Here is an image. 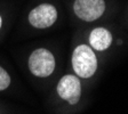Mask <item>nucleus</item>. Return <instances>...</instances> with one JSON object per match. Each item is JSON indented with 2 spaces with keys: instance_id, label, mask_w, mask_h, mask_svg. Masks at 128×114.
I'll list each match as a JSON object with an SVG mask.
<instances>
[{
  "instance_id": "obj_1",
  "label": "nucleus",
  "mask_w": 128,
  "mask_h": 114,
  "mask_svg": "<svg viewBox=\"0 0 128 114\" xmlns=\"http://www.w3.org/2000/svg\"><path fill=\"white\" fill-rule=\"evenodd\" d=\"M72 66L80 78H90L97 69V58L92 48L87 45H80L72 54Z\"/></svg>"
},
{
  "instance_id": "obj_2",
  "label": "nucleus",
  "mask_w": 128,
  "mask_h": 114,
  "mask_svg": "<svg viewBox=\"0 0 128 114\" xmlns=\"http://www.w3.org/2000/svg\"><path fill=\"white\" fill-rule=\"evenodd\" d=\"M29 69L36 77H49L55 69V58L53 54L44 48L34 50L29 58Z\"/></svg>"
},
{
  "instance_id": "obj_3",
  "label": "nucleus",
  "mask_w": 128,
  "mask_h": 114,
  "mask_svg": "<svg viewBox=\"0 0 128 114\" xmlns=\"http://www.w3.org/2000/svg\"><path fill=\"white\" fill-rule=\"evenodd\" d=\"M76 15L86 22L100 18L105 10L104 0H76L73 5Z\"/></svg>"
},
{
  "instance_id": "obj_4",
  "label": "nucleus",
  "mask_w": 128,
  "mask_h": 114,
  "mask_svg": "<svg viewBox=\"0 0 128 114\" xmlns=\"http://www.w3.org/2000/svg\"><path fill=\"white\" fill-rule=\"evenodd\" d=\"M57 19V10L49 3H42L33 8L29 14V22L37 29H46L52 26Z\"/></svg>"
},
{
  "instance_id": "obj_5",
  "label": "nucleus",
  "mask_w": 128,
  "mask_h": 114,
  "mask_svg": "<svg viewBox=\"0 0 128 114\" xmlns=\"http://www.w3.org/2000/svg\"><path fill=\"white\" fill-rule=\"evenodd\" d=\"M57 94L62 99L66 101L71 105H76L81 96L80 80L74 75H64L57 85Z\"/></svg>"
},
{
  "instance_id": "obj_6",
  "label": "nucleus",
  "mask_w": 128,
  "mask_h": 114,
  "mask_svg": "<svg viewBox=\"0 0 128 114\" xmlns=\"http://www.w3.org/2000/svg\"><path fill=\"white\" fill-rule=\"evenodd\" d=\"M112 35L104 27H96L90 32L89 35V43L95 50H105L111 46Z\"/></svg>"
},
{
  "instance_id": "obj_7",
  "label": "nucleus",
  "mask_w": 128,
  "mask_h": 114,
  "mask_svg": "<svg viewBox=\"0 0 128 114\" xmlns=\"http://www.w3.org/2000/svg\"><path fill=\"white\" fill-rule=\"evenodd\" d=\"M10 85V77L7 72L0 66V90H5Z\"/></svg>"
},
{
  "instance_id": "obj_8",
  "label": "nucleus",
  "mask_w": 128,
  "mask_h": 114,
  "mask_svg": "<svg viewBox=\"0 0 128 114\" xmlns=\"http://www.w3.org/2000/svg\"><path fill=\"white\" fill-rule=\"evenodd\" d=\"M1 24H2V19H1V16H0V27H1Z\"/></svg>"
}]
</instances>
